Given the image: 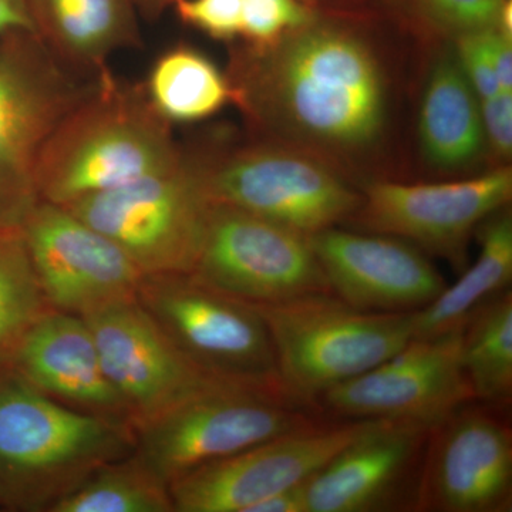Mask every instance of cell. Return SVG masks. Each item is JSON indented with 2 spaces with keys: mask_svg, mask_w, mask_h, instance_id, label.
I'll use <instances>...</instances> for the list:
<instances>
[{
  "mask_svg": "<svg viewBox=\"0 0 512 512\" xmlns=\"http://www.w3.org/2000/svg\"><path fill=\"white\" fill-rule=\"evenodd\" d=\"M234 99L306 143L369 148L387 116L386 77L376 53L345 26L315 18L245 59Z\"/></svg>",
  "mask_w": 512,
  "mask_h": 512,
  "instance_id": "obj_1",
  "label": "cell"
},
{
  "mask_svg": "<svg viewBox=\"0 0 512 512\" xmlns=\"http://www.w3.org/2000/svg\"><path fill=\"white\" fill-rule=\"evenodd\" d=\"M183 157L144 84L120 83L104 70L47 138L36 167L37 200L72 204L170 170Z\"/></svg>",
  "mask_w": 512,
  "mask_h": 512,
  "instance_id": "obj_2",
  "label": "cell"
},
{
  "mask_svg": "<svg viewBox=\"0 0 512 512\" xmlns=\"http://www.w3.org/2000/svg\"><path fill=\"white\" fill-rule=\"evenodd\" d=\"M134 450L128 424L72 409L0 369V507L49 512L97 468Z\"/></svg>",
  "mask_w": 512,
  "mask_h": 512,
  "instance_id": "obj_3",
  "label": "cell"
},
{
  "mask_svg": "<svg viewBox=\"0 0 512 512\" xmlns=\"http://www.w3.org/2000/svg\"><path fill=\"white\" fill-rule=\"evenodd\" d=\"M254 306L269 330L282 384L309 407L413 339L414 312L362 311L333 293Z\"/></svg>",
  "mask_w": 512,
  "mask_h": 512,
  "instance_id": "obj_4",
  "label": "cell"
},
{
  "mask_svg": "<svg viewBox=\"0 0 512 512\" xmlns=\"http://www.w3.org/2000/svg\"><path fill=\"white\" fill-rule=\"evenodd\" d=\"M325 420L291 394L222 384L136 430L134 453L165 484L212 461Z\"/></svg>",
  "mask_w": 512,
  "mask_h": 512,
  "instance_id": "obj_5",
  "label": "cell"
},
{
  "mask_svg": "<svg viewBox=\"0 0 512 512\" xmlns=\"http://www.w3.org/2000/svg\"><path fill=\"white\" fill-rule=\"evenodd\" d=\"M137 301L202 372L222 382L291 394L279 377L265 320L252 303L192 274L144 276Z\"/></svg>",
  "mask_w": 512,
  "mask_h": 512,
  "instance_id": "obj_6",
  "label": "cell"
},
{
  "mask_svg": "<svg viewBox=\"0 0 512 512\" xmlns=\"http://www.w3.org/2000/svg\"><path fill=\"white\" fill-rule=\"evenodd\" d=\"M211 205L200 164L184 154L170 170L63 207L119 245L147 276L192 274Z\"/></svg>",
  "mask_w": 512,
  "mask_h": 512,
  "instance_id": "obj_7",
  "label": "cell"
},
{
  "mask_svg": "<svg viewBox=\"0 0 512 512\" xmlns=\"http://www.w3.org/2000/svg\"><path fill=\"white\" fill-rule=\"evenodd\" d=\"M89 86H79L33 32L0 36V225L20 224L37 200L47 138Z\"/></svg>",
  "mask_w": 512,
  "mask_h": 512,
  "instance_id": "obj_8",
  "label": "cell"
},
{
  "mask_svg": "<svg viewBox=\"0 0 512 512\" xmlns=\"http://www.w3.org/2000/svg\"><path fill=\"white\" fill-rule=\"evenodd\" d=\"M198 164L211 202L305 237L352 220L362 202V192L332 167L285 148H244Z\"/></svg>",
  "mask_w": 512,
  "mask_h": 512,
  "instance_id": "obj_9",
  "label": "cell"
},
{
  "mask_svg": "<svg viewBox=\"0 0 512 512\" xmlns=\"http://www.w3.org/2000/svg\"><path fill=\"white\" fill-rule=\"evenodd\" d=\"M511 198L510 165L441 183L380 180L366 185L350 222L367 232L402 238L464 271L468 239Z\"/></svg>",
  "mask_w": 512,
  "mask_h": 512,
  "instance_id": "obj_10",
  "label": "cell"
},
{
  "mask_svg": "<svg viewBox=\"0 0 512 512\" xmlns=\"http://www.w3.org/2000/svg\"><path fill=\"white\" fill-rule=\"evenodd\" d=\"M192 275L252 305L333 293L305 235L214 202Z\"/></svg>",
  "mask_w": 512,
  "mask_h": 512,
  "instance_id": "obj_11",
  "label": "cell"
},
{
  "mask_svg": "<svg viewBox=\"0 0 512 512\" xmlns=\"http://www.w3.org/2000/svg\"><path fill=\"white\" fill-rule=\"evenodd\" d=\"M511 410L476 400L431 427L414 512H511Z\"/></svg>",
  "mask_w": 512,
  "mask_h": 512,
  "instance_id": "obj_12",
  "label": "cell"
},
{
  "mask_svg": "<svg viewBox=\"0 0 512 512\" xmlns=\"http://www.w3.org/2000/svg\"><path fill=\"white\" fill-rule=\"evenodd\" d=\"M474 400L461 366V328L412 339L362 375L313 400L329 420H403L434 424Z\"/></svg>",
  "mask_w": 512,
  "mask_h": 512,
  "instance_id": "obj_13",
  "label": "cell"
},
{
  "mask_svg": "<svg viewBox=\"0 0 512 512\" xmlns=\"http://www.w3.org/2000/svg\"><path fill=\"white\" fill-rule=\"evenodd\" d=\"M369 421L320 420L195 468L168 484L174 512H248L311 480Z\"/></svg>",
  "mask_w": 512,
  "mask_h": 512,
  "instance_id": "obj_14",
  "label": "cell"
},
{
  "mask_svg": "<svg viewBox=\"0 0 512 512\" xmlns=\"http://www.w3.org/2000/svg\"><path fill=\"white\" fill-rule=\"evenodd\" d=\"M20 228L37 279L55 311L84 318L137 301L143 272L119 245L63 205L35 202Z\"/></svg>",
  "mask_w": 512,
  "mask_h": 512,
  "instance_id": "obj_15",
  "label": "cell"
},
{
  "mask_svg": "<svg viewBox=\"0 0 512 512\" xmlns=\"http://www.w3.org/2000/svg\"><path fill=\"white\" fill-rule=\"evenodd\" d=\"M83 319L134 431L185 400L229 383L191 363L138 301L110 306Z\"/></svg>",
  "mask_w": 512,
  "mask_h": 512,
  "instance_id": "obj_16",
  "label": "cell"
},
{
  "mask_svg": "<svg viewBox=\"0 0 512 512\" xmlns=\"http://www.w3.org/2000/svg\"><path fill=\"white\" fill-rule=\"evenodd\" d=\"M431 424L370 420L306 488L308 512L414 511Z\"/></svg>",
  "mask_w": 512,
  "mask_h": 512,
  "instance_id": "obj_17",
  "label": "cell"
},
{
  "mask_svg": "<svg viewBox=\"0 0 512 512\" xmlns=\"http://www.w3.org/2000/svg\"><path fill=\"white\" fill-rule=\"evenodd\" d=\"M306 238L333 295L353 308L416 312L446 289L426 254L402 238L338 227Z\"/></svg>",
  "mask_w": 512,
  "mask_h": 512,
  "instance_id": "obj_18",
  "label": "cell"
},
{
  "mask_svg": "<svg viewBox=\"0 0 512 512\" xmlns=\"http://www.w3.org/2000/svg\"><path fill=\"white\" fill-rule=\"evenodd\" d=\"M6 367L57 402L131 427L82 316L55 309L47 312L20 342Z\"/></svg>",
  "mask_w": 512,
  "mask_h": 512,
  "instance_id": "obj_19",
  "label": "cell"
},
{
  "mask_svg": "<svg viewBox=\"0 0 512 512\" xmlns=\"http://www.w3.org/2000/svg\"><path fill=\"white\" fill-rule=\"evenodd\" d=\"M33 32L67 69L100 74L119 50L140 46L134 0H26Z\"/></svg>",
  "mask_w": 512,
  "mask_h": 512,
  "instance_id": "obj_20",
  "label": "cell"
},
{
  "mask_svg": "<svg viewBox=\"0 0 512 512\" xmlns=\"http://www.w3.org/2000/svg\"><path fill=\"white\" fill-rule=\"evenodd\" d=\"M419 141L424 160L437 170H466L483 154L480 97L451 45L431 64L420 103Z\"/></svg>",
  "mask_w": 512,
  "mask_h": 512,
  "instance_id": "obj_21",
  "label": "cell"
},
{
  "mask_svg": "<svg viewBox=\"0 0 512 512\" xmlns=\"http://www.w3.org/2000/svg\"><path fill=\"white\" fill-rule=\"evenodd\" d=\"M480 252L476 262L461 271L456 284L446 286L429 305L414 312L413 339H429L460 329L485 302L511 289L512 215L501 208L477 228Z\"/></svg>",
  "mask_w": 512,
  "mask_h": 512,
  "instance_id": "obj_22",
  "label": "cell"
},
{
  "mask_svg": "<svg viewBox=\"0 0 512 512\" xmlns=\"http://www.w3.org/2000/svg\"><path fill=\"white\" fill-rule=\"evenodd\" d=\"M144 89L171 126L210 119L234 100L231 80L211 59L188 46L174 47L158 57Z\"/></svg>",
  "mask_w": 512,
  "mask_h": 512,
  "instance_id": "obj_23",
  "label": "cell"
},
{
  "mask_svg": "<svg viewBox=\"0 0 512 512\" xmlns=\"http://www.w3.org/2000/svg\"><path fill=\"white\" fill-rule=\"evenodd\" d=\"M461 366L476 402L511 410V289L471 312L461 326Z\"/></svg>",
  "mask_w": 512,
  "mask_h": 512,
  "instance_id": "obj_24",
  "label": "cell"
},
{
  "mask_svg": "<svg viewBox=\"0 0 512 512\" xmlns=\"http://www.w3.org/2000/svg\"><path fill=\"white\" fill-rule=\"evenodd\" d=\"M49 512H174L168 484L136 453L97 468Z\"/></svg>",
  "mask_w": 512,
  "mask_h": 512,
  "instance_id": "obj_25",
  "label": "cell"
},
{
  "mask_svg": "<svg viewBox=\"0 0 512 512\" xmlns=\"http://www.w3.org/2000/svg\"><path fill=\"white\" fill-rule=\"evenodd\" d=\"M49 311L20 224L0 225V369Z\"/></svg>",
  "mask_w": 512,
  "mask_h": 512,
  "instance_id": "obj_26",
  "label": "cell"
},
{
  "mask_svg": "<svg viewBox=\"0 0 512 512\" xmlns=\"http://www.w3.org/2000/svg\"><path fill=\"white\" fill-rule=\"evenodd\" d=\"M315 18L302 0H242L241 37L261 49L275 45Z\"/></svg>",
  "mask_w": 512,
  "mask_h": 512,
  "instance_id": "obj_27",
  "label": "cell"
},
{
  "mask_svg": "<svg viewBox=\"0 0 512 512\" xmlns=\"http://www.w3.org/2000/svg\"><path fill=\"white\" fill-rule=\"evenodd\" d=\"M424 23L453 39L463 33L497 28L508 0H404Z\"/></svg>",
  "mask_w": 512,
  "mask_h": 512,
  "instance_id": "obj_28",
  "label": "cell"
},
{
  "mask_svg": "<svg viewBox=\"0 0 512 512\" xmlns=\"http://www.w3.org/2000/svg\"><path fill=\"white\" fill-rule=\"evenodd\" d=\"M173 8L184 25L212 39L241 37L242 0H177Z\"/></svg>",
  "mask_w": 512,
  "mask_h": 512,
  "instance_id": "obj_29",
  "label": "cell"
},
{
  "mask_svg": "<svg viewBox=\"0 0 512 512\" xmlns=\"http://www.w3.org/2000/svg\"><path fill=\"white\" fill-rule=\"evenodd\" d=\"M491 29L474 30L451 39L457 62L480 100L501 92L491 59Z\"/></svg>",
  "mask_w": 512,
  "mask_h": 512,
  "instance_id": "obj_30",
  "label": "cell"
},
{
  "mask_svg": "<svg viewBox=\"0 0 512 512\" xmlns=\"http://www.w3.org/2000/svg\"><path fill=\"white\" fill-rule=\"evenodd\" d=\"M485 146L500 160L512 154V92H501L480 100Z\"/></svg>",
  "mask_w": 512,
  "mask_h": 512,
  "instance_id": "obj_31",
  "label": "cell"
},
{
  "mask_svg": "<svg viewBox=\"0 0 512 512\" xmlns=\"http://www.w3.org/2000/svg\"><path fill=\"white\" fill-rule=\"evenodd\" d=\"M490 49L500 90L512 92V37L497 28L491 29Z\"/></svg>",
  "mask_w": 512,
  "mask_h": 512,
  "instance_id": "obj_32",
  "label": "cell"
},
{
  "mask_svg": "<svg viewBox=\"0 0 512 512\" xmlns=\"http://www.w3.org/2000/svg\"><path fill=\"white\" fill-rule=\"evenodd\" d=\"M306 483L295 485L281 493L271 495L249 508L248 512H308L306 510Z\"/></svg>",
  "mask_w": 512,
  "mask_h": 512,
  "instance_id": "obj_33",
  "label": "cell"
},
{
  "mask_svg": "<svg viewBox=\"0 0 512 512\" xmlns=\"http://www.w3.org/2000/svg\"><path fill=\"white\" fill-rule=\"evenodd\" d=\"M13 32H33L26 0H0V36Z\"/></svg>",
  "mask_w": 512,
  "mask_h": 512,
  "instance_id": "obj_34",
  "label": "cell"
},
{
  "mask_svg": "<svg viewBox=\"0 0 512 512\" xmlns=\"http://www.w3.org/2000/svg\"><path fill=\"white\" fill-rule=\"evenodd\" d=\"M138 15L148 20L158 19L165 10L173 8L177 0H134Z\"/></svg>",
  "mask_w": 512,
  "mask_h": 512,
  "instance_id": "obj_35",
  "label": "cell"
}]
</instances>
